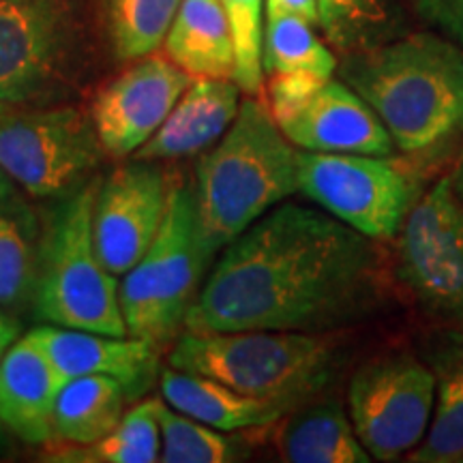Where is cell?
Masks as SVG:
<instances>
[{
  "label": "cell",
  "mask_w": 463,
  "mask_h": 463,
  "mask_svg": "<svg viewBox=\"0 0 463 463\" xmlns=\"http://www.w3.org/2000/svg\"><path fill=\"white\" fill-rule=\"evenodd\" d=\"M382 292L373 239L331 213L281 204L222 249L184 331L328 333L372 316Z\"/></svg>",
  "instance_id": "6da1fadb"
},
{
  "label": "cell",
  "mask_w": 463,
  "mask_h": 463,
  "mask_svg": "<svg viewBox=\"0 0 463 463\" xmlns=\"http://www.w3.org/2000/svg\"><path fill=\"white\" fill-rule=\"evenodd\" d=\"M337 69L405 155L430 157L463 136V50L450 39L392 37L344 54Z\"/></svg>",
  "instance_id": "7a4b0ae2"
},
{
  "label": "cell",
  "mask_w": 463,
  "mask_h": 463,
  "mask_svg": "<svg viewBox=\"0 0 463 463\" xmlns=\"http://www.w3.org/2000/svg\"><path fill=\"white\" fill-rule=\"evenodd\" d=\"M298 155L300 148L277 125L269 103L247 95L225 136L195 165V206L215 256L297 194Z\"/></svg>",
  "instance_id": "3957f363"
},
{
  "label": "cell",
  "mask_w": 463,
  "mask_h": 463,
  "mask_svg": "<svg viewBox=\"0 0 463 463\" xmlns=\"http://www.w3.org/2000/svg\"><path fill=\"white\" fill-rule=\"evenodd\" d=\"M167 364L289 412L328 391L341 367V347L326 333L183 331Z\"/></svg>",
  "instance_id": "277c9868"
},
{
  "label": "cell",
  "mask_w": 463,
  "mask_h": 463,
  "mask_svg": "<svg viewBox=\"0 0 463 463\" xmlns=\"http://www.w3.org/2000/svg\"><path fill=\"white\" fill-rule=\"evenodd\" d=\"M95 62L84 0H0V101L48 108L78 97Z\"/></svg>",
  "instance_id": "5b68a950"
},
{
  "label": "cell",
  "mask_w": 463,
  "mask_h": 463,
  "mask_svg": "<svg viewBox=\"0 0 463 463\" xmlns=\"http://www.w3.org/2000/svg\"><path fill=\"white\" fill-rule=\"evenodd\" d=\"M99 181L58 200L43 219L33 314L43 324L123 337L129 333L120 309V283L103 264L92 234Z\"/></svg>",
  "instance_id": "8992f818"
},
{
  "label": "cell",
  "mask_w": 463,
  "mask_h": 463,
  "mask_svg": "<svg viewBox=\"0 0 463 463\" xmlns=\"http://www.w3.org/2000/svg\"><path fill=\"white\" fill-rule=\"evenodd\" d=\"M213 264L215 253L202 232L194 181L176 174L159 234L118 286L127 333L161 347L176 341Z\"/></svg>",
  "instance_id": "52a82bcc"
},
{
  "label": "cell",
  "mask_w": 463,
  "mask_h": 463,
  "mask_svg": "<svg viewBox=\"0 0 463 463\" xmlns=\"http://www.w3.org/2000/svg\"><path fill=\"white\" fill-rule=\"evenodd\" d=\"M108 157L90 109L15 108L0 120V172L34 200H65L95 181Z\"/></svg>",
  "instance_id": "ba28073f"
},
{
  "label": "cell",
  "mask_w": 463,
  "mask_h": 463,
  "mask_svg": "<svg viewBox=\"0 0 463 463\" xmlns=\"http://www.w3.org/2000/svg\"><path fill=\"white\" fill-rule=\"evenodd\" d=\"M436 375L425 358L389 352L356 369L347 386V410L361 444L378 461L412 453L430 431Z\"/></svg>",
  "instance_id": "9c48e42d"
},
{
  "label": "cell",
  "mask_w": 463,
  "mask_h": 463,
  "mask_svg": "<svg viewBox=\"0 0 463 463\" xmlns=\"http://www.w3.org/2000/svg\"><path fill=\"white\" fill-rule=\"evenodd\" d=\"M389 157L300 150L298 191L373 241H391L416 202V183Z\"/></svg>",
  "instance_id": "30bf717a"
},
{
  "label": "cell",
  "mask_w": 463,
  "mask_h": 463,
  "mask_svg": "<svg viewBox=\"0 0 463 463\" xmlns=\"http://www.w3.org/2000/svg\"><path fill=\"white\" fill-rule=\"evenodd\" d=\"M399 239V277L427 316L463 322V202L447 174L416 198Z\"/></svg>",
  "instance_id": "8fae6325"
},
{
  "label": "cell",
  "mask_w": 463,
  "mask_h": 463,
  "mask_svg": "<svg viewBox=\"0 0 463 463\" xmlns=\"http://www.w3.org/2000/svg\"><path fill=\"white\" fill-rule=\"evenodd\" d=\"M172 176L159 161L133 159L114 167L95 195L92 234L112 275H125L153 245L165 219Z\"/></svg>",
  "instance_id": "7c38bea8"
},
{
  "label": "cell",
  "mask_w": 463,
  "mask_h": 463,
  "mask_svg": "<svg viewBox=\"0 0 463 463\" xmlns=\"http://www.w3.org/2000/svg\"><path fill=\"white\" fill-rule=\"evenodd\" d=\"M194 78L167 56L153 54L131 61L95 95L92 120L108 157H131L176 106Z\"/></svg>",
  "instance_id": "4fadbf2b"
},
{
  "label": "cell",
  "mask_w": 463,
  "mask_h": 463,
  "mask_svg": "<svg viewBox=\"0 0 463 463\" xmlns=\"http://www.w3.org/2000/svg\"><path fill=\"white\" fill-rule=\"evenodd\" d=\"M45 356L50 358L62 380L78 375H108L118 380L131 399L142 397L161 373V350L150 339L133 335H116L80 331V328L42 326L28 331Z\"/></svg>",
  "instance_id": "5bb4252c"
},
{
  "label": "cell",
  "mask_w": 463,
  "mask_h": 463,
  "mask_svg": "<svg viewBox=\"0 0 463 463\" xmlns=\"http://www.w3.org/2000/svg\"><path fill=\"white\" fill-rule=\"evenodd\" d=\"M279 127L294 146L314 153L392 157L397 148L380 116L344 80H328Z\"/></svg>",
  "instance_id": "9a60e30c"
},
{
  "label": "cell",
  "mask_w": 463,
  "mask_h": 463,
  "mask_svg": "<svg viewBox=\"0 0 463 463\" xmlns=\"http://www.w3.org/2000/svg\"><path fill=\"white\" fill-rule=\"evenodd\" d=\"M241 86L234 80H194L165 123L131 157L176 161L206 153L234 123L241 108Z\"/></svg>",
  "instance_id": "2e32d148"
},
{
  "label": "cell",
  "mask_w": 463,
  "mask_h": 463,
  "mask_svg": "<svg viewBox=\"0 0 463 463\" xmlns=\"http://www.w3.org/2000/svg\"><path fill=\"white\" fill-rule=\"evenodd\" d=\"M62 384L65 380L26 333L0 358V422L22 442L50 444L52 414Z\"/></svg>",
  "instance_id": "e0dca14e"
},
{
  "label": "cell",
  "mask_w": 463,
  "mask_h": 463,
  "mask_svg": "<svg viewBox=\"0 0 463 463\" xmlns=\"http://www.w3.org/2000/svg\"><path fill=\"white\" fill-rule=\"evenodd\" d=\"M422 358L436 375V408L430 431L408 459L463 463V322L433 333Z\"/></svg>",
  "instance_id": "ac0fdd59"
},
{
  "label": "cell",
  "mask_w": 463,
  "mask_h": 463,
  "mask_svg": "<svg viewBox=\"0 0 463 463\" xmlns=\"http://www.w3.org/2000/svg\"><path fill=\"white\" fill-rule=\"evenodd\" d=\"M281 459L289 463H369L350 414L326 392L281 416L275 431Z\"/></svg>",
  "instance_id": "d6986e66"
},
{
  "label": "cell",
  "mask_w": 463,
  "mask_h": 463,
  "mask_svg": "<svg viewBox=\"0 0 463 463\" xmlns=\"http://www.w3.org/2000/svg\"><path fill=\"white\" fill-rule=\"evenodd\" d=\"M159 391L167 405L222 431L256 430L279 422L288 412L279 405L241 395L208 375L181 372L167 364L159 373Z\"/></svg>",
  "instance_id": "ffe728a7"
},
{
  "label": "cell",
  "mask_w": 463,
  "mask_h": 463,
  "mask_svg": "<svg viewBox=\"0 0 463 463\" xmlns=\"http://www.w3.org/2000/svg\"><path fill=\"white\" fill-rule=\"evenodd\" d=\"M164 52L191 78H236V50L222 0H183Z\"/></svg>",
  "instance_id": "44dd1931"
},
{
  "label": "cell",
  "mask_w": 463,
  "mask_h": 463,
  "mask_svg": "<svg viewBox=\"0 0 463 463\" xmlns=\"http://www.w3.org/2000/svg\"><path fill=\"white\" fill-rule=\"evenodd\" d=\"M24 191L0 172V307H33L42 256L43 222L24 200Z\"/></svg>",
  "instance_id": "7402d4cb"
},
{
  "label": "cell",
  "mask_w": 463,
  "mask_h": 463,
  "mask_svg": "<svg viewBox=\"0 0 463 463\" xmlns=\"http://www.w3.org/2000/svg\"><path fill=\"white\" fill-rule=\"evenodd\" d=\"M129 392L108 375H78L58 391L52 414V439L58 447H86L106 438L125 416Z\"/></svg>",
  "instance_id": "603a6c76"
},
{
  "label": "cell",
  "mask_w": 463,
  "mask_h": 463,
  "mask_svg": "<svg viewBox=\"0 0 463 463\" xmlns=\"http://www.w3.org/2000/svg\"><path fill=\"white\" fill-rule=\"evenodd\" d=\"M183 0H101L103 28L116 61L153 54L165 42Z\"/></svg>",
  "instance_id": "cb8c5ba5"
},
{
  "label": "cell",
  "mask_w": 463,
  "mask_h": 463,
  "mask_svg": "<svg viewBox=\"0 0 463 463\" xmlns=\"http://www.w3.org/2000/svg\"><path fill=\"white\" fill-rule=\"evenodd\" d=\"M161 455V430L155 399L125 412L106 438L86 447H58L48 461L61 463H155Z\"/></svg>",
  "instance_id": "d4e9b609"
},
{
  "label": "cell",
  "mask_w": 463,
  "mask_h": 463,
  "mask_svg": "<svg viewBox=\"0 0 463 463\" xmlns=\"http://www.w3.org/2000/svg\"><path fill=\"white\" fill-rule=\"evenodd\" d=\"M262 65L264 75L311 73L333 78L339 62L309 20L292 14H266Z\"/></svg>",
  "instance_id": "484cf974"
},
{
  "label": "cell",
  "mask_w": 463,
  "mask_h": 463,
  "mask_svg": "<svg viewBox=\"0 0 463 463\" xmlns=\"http://www.w3.org/2000/svg\"><path fill=\"white\" fill-rule=\"evenodd\" d=\"M320 28L341 54L389 42L395 37L397 0H317Z\"/></svg>",
  "instance_id": "4316f807"
},
{
  "label": "cell",
  "mask_w": 463,
  "mask_h": 463,
  "mask_svg": "<svg viewBox=\"0 0 463 463\" xmlns=\"http://www.w3.org/2000/svg\"><path fill=\"white\" fill-rule=\"evenodd\" d=\"M155 403L161 430V463H230L242 459L245 450L239 439L228 436V431L178 412L164 402V397H155Z\"/></svg>",
  "instance_id": "83f0119b"
},
{
  "label": "cell",
  "mask_w": 463,
  "mask_h": 463,
  "mask_svg": "<svg viewBox=\"0 0 463 463\" xmlns=\"http://www.w3.org/2000/svg\"><path fill=\"white\" fill-rule=\"evenodd\" d=\"M228 14L236 50V78L245 95L262 97L264 90V22L266 0H222Z\"/></svg>",
  "instance_id": "f1b7e54d"
},
{
  "label": "cell",
  "mask_w": 463,
  "mask_h": 463,
  "mask_svg": "<svg viewBox=\"0 0 463 463\" xmlns=\"http://www.w3.org/2000/svg\"><path fill=\"white\" fill-rule=\"evenodd\" d=\"M331 78H320L311 73H277L269 75L266 86V103L270 114L281 125L289 116L297 114L317 90Z\"/></svg>",
  "instance_id": "f546056e"
},
{
  "label": "cell",
  "mask_w": 463,
  "mask_h": 463,
  "mask_svg": "<svg viewBox=\"0 0 463 463\" xmlns=\"http://www.w3.org/2000/svg\"><path fill=\"white\" fill-rule=\"evenodd\" d=\"M414 9L427 24L463 48V0H414Z\"/></svg>",
  "instance_id": "4dcf8cb0"
},
{
  "label": "cell",
  "mask_w": 463,
  "mask_h": 463,
  "mask_svg": "<svg viewBox=\"0 0 463 463\" xmlns=\"http://www.w3.org/2000/svg\"><path fill=\"white\" fill-rule=\"evenodd\" d=\"M266 14H292L320 26L317 0H266Z\"/></svg>",
  "instance_id": "1f68e13d"
},
{
  "label": "cell",
  "mask_w": 463,
  "mask_h": 463,
  "mask_svg": "<svg viewBox=\"0 0 463 463\" xmlns=\"http://www.w3.org/2000/svg\"><path fill=\"white\" fill-rule=\"evenodd\" d=\"M17 333H20V326L14 317L5 314V309L0 307V358H3L5 352L9 350L11 345L17 341Z\"/></svg>",
  "instance_id": "d6a6232c"
},
{
  "label": "cell",
  "mask_w": 463,
  "mask_h": 463,
  "mask_svg": "<svg viewBox=\"0 0 463 463\" xmlns=\"http://www.w3.org/2000/svg\"><path fill=\"white\" fill-rule=\"evenodd\" d=\"M449 176H450V183H453L457 198L463 202V150L459 153V157H457L453 170H450Z\"/></svg>",
  "instance_id": "836d02e7"
},
{
  "label": "cell",
  "mask_w": 463,
  "mask_h": 463,
  "mask_svg": "<svg viewBox=\"0 0 463 463\" xmlns=\"http://www.w3.org/2000/svg\"><path fill=\"white\" fill-rule=\"evenodd\" d=\"M14 109H15V108H11V106H7V103L0 101V120L7 118V116H9L11 112H14Z\"/></svg>",
  "instance_id": "e575fe53"
}]
</instances>
